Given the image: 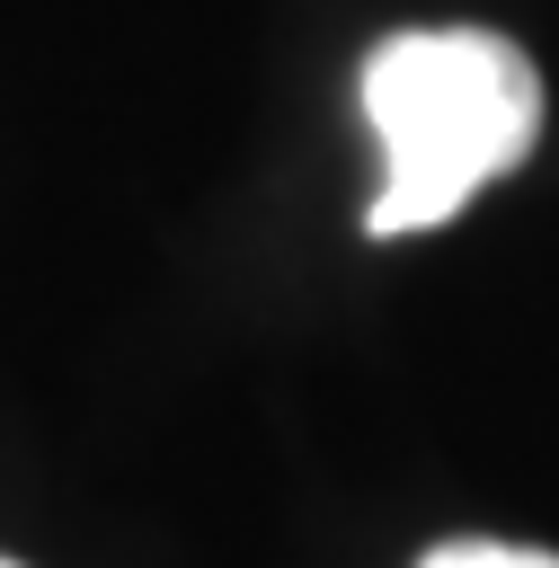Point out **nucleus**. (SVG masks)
Listing matches in <instances>:
<instances>
[{"label":"nucleus","mask_w":559,"mask_h":568,"mask_svg":"<svg viewBox=\"0 0 559 568\" xmlns=\"http://www.w3.org/2000/svg\"><path fill=\"white\" fill-rule=\"evenodd\" d=\"M364 115L382 142L373 240L453 222L488 178H506L541 133V71L488 27H408L364 62Z\"/></svg>","instance_id":"1"},{"label":"nucleus","mask_w":559,"mask_h":568,"mask_svg":"<svg viewBox=\"0 0 559 568\" xmlns=\"http://www.w3.org/2000/svg\"><path fill=\"white\" fill-rule=\"evenodd\" d=\"M426 568H559V559L515 550V541H444V550H426Z\"/></svg>","instance_id":"2"},{"label":"nucleus","mask_w":559,"mask_h":568,"mask_svg":"<svg viewBox=\"0 0 559 568\" xmlns=\"http://www.w3.org/2000/svg\"><path fill=\"white\" fill-rule=\"evenodd\" d=\"M0 568H9V559H0Z\"/></svg>","instance_id":"3"}]
</instances>
